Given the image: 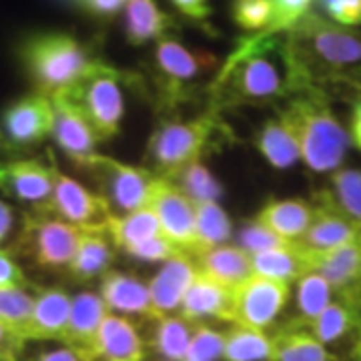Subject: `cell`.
<instances>
[{
    "mask_svg": "<svg viewBox=\"0 0 361 361\" xmlns=\"http://www.w3.org/2000/svg\"><path fill=\"white\" fill-rule=\"evenodd\" d=\"M233 235V223L221 203L195 205V253L193 257L209 249L227 245Z\"/></svg>",
    "mask_w": 361,
    "mask_h": 361,
    "instance_id": "36",
    "label": "cell"
},
{
    "mask_svg": "<svg viewBox=\"0 0 361 361\" xmlns=\"http://www.w3.org/2000/svg\"><path fill=\"white\" fill-rule=\"evenodd\" d=\"M127 2H129V0H80L78 4H80L90 16H97V18L109 20V18H113L121 8H125Z\"/></svg>",
    "mask_w": 361,
    "mask_h": 361,
    "instance_id": "49",
    "label": "cell"
},
{
    "mask_svg": "<svg viewBox=\"0 0 361 361\" xmlns=\"http://www.w3.org/2000/svg\"><path fill=\"white\" fill-rule=\"evenodd\" d=\"M293 243L281 239L279 235L269 231L267 227H263L259 221L249 219L243 221L241 229L237 233V247L243 249L247 255H257L263 251H271V249H281V247H289Z\"/></svg>",
    "mask_w": 361,
    "mask_h": 361,
    "instance_id": "42",
    "label": "cell"
},
{
    "mask_svg": "<svg viewBox=\"0 0 361 361\" xmlns=\"http://www.w3.org/2000/svg\"><path fill=\"white\" fill-rule=\"evenodd\" d=\"M14 229H16V209L4 201H0V245L14 239Z\"/></svg>",
    "mask_w": 361,
    "mask_h": 361,
    "instance_id": "51",
    "label": "cell"
},
{
    "mask_svg": "<svg viewBox=\"0 0 361 361\" xmlns=\"http://www.w3.org/2000/svg\"><path fill=\"white\" fill-rule=\"evenodd\" d=\"M73 2H80V0H73Z\"/></svg>",
    "mask_w": 361,
    "mask_h": 361,
    "instance_id": "58",
    "label": "cell"
},
{
    "mask_svg": "<svg viewBox=\"0 0 361 361\" xmlns=\"http://www.w3.org/2000/svg\"><path fill=\"white\" fill-rule=\"evenodd\" d=\"M90 353L94 361H145L147 343L133 319L109 313L97 331Z\"/></svg>",
    "mask_w": 361,
    "mask_h": 361,
    "instance_id": "18",
    "label": "cell"
},
{
    "mask_svg": "<svg viewBox=\"0 0 361 361\" xmlns=\"http://www.w3.org/2000/svg\"><path fill=\"white\" fill-rule=\"evenodd\" d=\"M179 253H183V251L173 245L165 235L151 237V239L142 241L139 245L129 247L125 251L127 257L141 261V263H167L169 259L177 257Z\"/></svg>",
    "mask_w": 361,
    "mask_h": 361,
    "instance_id": "44",
    "label": "cell"
},
{
    "mask_svg": "<svg viewBox=\"0 0 361 361\" xmlns=\"http://www.w3.org/2000/svg\"><path fill=\"white\" fill-rule=\"evenodd\" d=\"M273 2V23H271L267 37H277L289 32L293 26L311 13L315 0H271Z\"/></svg>",
    "mask_w": 361,
    "mask_h": 361,
    "instance_id": "43",
    "label": "cell"
},
{
    "mask_svg": "<svg viewBox=\"0 0 361 361\" xmlns=\"http://www.w3.org/2000/svg\"><path fill=\"white\" fill-rule=\"evenodd\" d=\"M4 149V135H2V130H0V151Z\"/></svg>",
    "mask_w": 361,
    "mask_h": 361,
    "instance_id": "54",
    "label": "cell"
},
{
    "mask_svg": "<svg viewBox=\"0 0 361 361\" xmlns=\"http://www.w3.org/2000/svg\"><path fill=\"white\" fill-rule=\"evenodd\" d=\"M35 307L26 327V341H59L65 339L66 325L71 317L73 297L65 287H35Z\"/></svg>",
    "mask_w": 361,
    "mask_h": 361,
    "instance_id": "19",
    "label": "cell"
},
{
    "mask_svg": "<svg viewBox=\"0 0 361 361\" xmlns=\"http://www.w3.org/2000/svg\"><path fill=\"white\" fill-rule=\"evenodd\" d=\"M273 343L267 331L233 323L225 329L223 361H271Z\"/></svg>",
    "mask_w": 361,
    "mask_h": 361,
    "instance_id": "38",
    "label": "cell"
},
{
    "mask_svg": "<svg viewBox=\"0 0 361 361\" xmlns=\"http://www.w3.org/2000/svg\"><path fill=\"white\" fill-rule=\"evenodd\" d=\"M283 44L293 94L361 97V32L310 13L285 32Z\"/></svg>",
    "mask_w": 361,
    "mask_h": 361,
    "instance_id": "1",
    "label": "cell"
},
{
    "mask_svg": "<svg viewBox=\"0 0 361 361\" xmlns=\"http://www.w3.org/2000/svg\"><path fill=\"white\" fill-rule=\"evenodd\" d=\"M32 307H35V293H30L26 287L0 289V322L6 323L20 337L26 336V327L32 317Z\"/></svg>",
    "mask_w": 361,
    "mask_h": 361,
    "instance_id": "39",
    "label": "cell"
},
{
    "mask_svg": "<svg viewBox=\"0 0 361 361\" xmlns=\"http://www.w3.org/2000/svg\"><path fill=\"white\" fill-rule=\"evenodd\" d=\"M311 336L325 348H337L349 341V351L361 334V310L345 299L336 297L317 319L307 325Z\"/></svg>",
    "mask_w": 361,
    "mask_h": 361,
    "instance_id": "24",
    "label": "cell"
},
{
    "mask_svg": "<svg viewBox=\"0 0 361 361\" xmlns=\"http://www.w3.org/2000/svg\"><path fill=\"white\" fill-rule=\"evenodd\" d=\"M0 121L4 149L11 153L30 151L52 135L54 109L51 97L42 92L20 97L2 111Z\"/></svg>",
    "mask_w": 361,
    "mask_h": 361,
    "instance_id": "11",
    "label": "cell"
},
{
    "mask_svg": "<svg viewBox=\"0 0 361 361\" xmlns=\"http://www.w3.org/2000/svg\"><path fill=\"white\" fill-rule=\"evenodd\" d=\"M253 145L259 155L277 171H287L295 167L297 161H301L295 137L279 115L271 116L259 127L253 137Z\"/></svg>",
    "mask_w": 361,
    "mask_h": 361,
    "instance_id": "31",
    "label": "cell"
},
{
    "mask_svg": "<svg viewBox=\"0 0 361 361\" xmlns=\"http://www.w3.org/2000/svg\"><path fill=\"white\" fill-rule=\"evenodd\" d=\"M360 355H361V334L360 337H357V341L353 343L351 351H349V357H360Z\"/></svg>",
    "mask_w": 361,
    "mask_h": 361,
    "instance_id": "53",
    "label": "cell"
},
{
    "mask_svg": "<svg viewBox=\"0 0 361 361\" xmlns=\"http://www.w3.org/2000/svg\"><path fill=\"white\" fill-rule=\"evenodd\" d=\"M82 229L59 219L52 213L25 211L20 227L11 241V255L28 269L42 275H63L77 255Z\"/></svg>",
    "mask_w": 361,
    "mask_h": 361,
    "instance_id": "7",
    "label": "cell"
},
{
    "mask_svg": "<svg viewBox=\"0 0 361 361\" xmlns=\"http://www.w3.org/2000/svg\"><path fill=\"white\" fill-rule=\"evenodd\" d=\"M106 235L111 237L116 251L125 253L129 247L139 245L142 241L163 235L155 211L151 207L139 209L127 215H111L106 219Z\"/></svg>",
    "mask_w": 361,
    "mask_h": 361,
    "instance_id": "34",
    "label": "cell"
},
{
    "mask_svg": "<svg viewBox=\"0 0 361 361\" xmlns=\"http://www.w3.org/2000/svg\"><path fill=\"white\" fill-rule=\"evenodd\" d=\"M23 361H94V357L85 349L59 343V345H40L30 353L25 351Z\"/></svg>",
    "mask_w": 361,
    "mask_h": 361,
    "instance_id": "46",
    "label": "cell"
},
{
    "mask_svg": "<svg viewBox=\"0 0 361 361\" xmlns=\"http://www.w3.org/2000/svg\"><path fill=\"white\" fill-rule=\"evenodd\" d=\"M207 106L223 113L237 106H265L293 97L283 35H247L221 63L207 87Z\"/></svg>",
    "mask_w": 361,
    "mask_h": 361,
    "instance_id": "2",
    "label": "cell"
},
{
    "mask_svg": "<svg viewBox=\"0 0 361 361\" xmlns=\"http://www.w3.org/2000/svg\"><path fill=\"white\" fill-rule=\"evenodd\" d=\"M310 201L361 225V169L339 167L334 171L329 185L315 191Z\"/></svg>",
    "mask_w": 361,
    "mask_h": 361,
    "instance_id": "26",
    "label": "cell"
},
{
    "mask_svg": "<svg viewBox=\"0 0 361 361\" xmlns=\"http://www.w3.org/2000/svg\"><path fill=\"white\" fill-rule=\"evenodd\" d=\"M116 259V249L106 235V229H89L80 235L77 255L65 277L73 285H89L99 281L104 273L113 269Z\"/></svg>",
    "mask_w": 361,
    "mask_h": 361,
    "instance_id": "22",
    "label": "cell"
},
{
    "mask_svg": "<svg viewBox=\"0 0 361 361\" xmlns=\"http://www.w3.org/2000/svg\"><path fill=\"white\" fill-rule=\"evenodd\" d=\"M145 361H167V360H161V357H155V360H149V357H147V360Z\"/></svg>",
    "mask_w": 361,
    "mask_h": 361,
    "instance_id": "55",
    "label": "cell"
},
{
    "mask_svg": "<svg viewBox=\"0 0 361 361\" xmlns=\"http://www.w3.org/2000/svg\"><path fill=\"white\" fill-rule=\"evenodd\" d=\"M193 259L201 275L229 289L239 287L253 275L251 257L237 245H219Z\"/></svg>",
    "mask_w": 361,
    "mask_h": 361,
    "instance_id": "28",
    "label": "cell"
},
{
    "mask_svg": "<svg viewBox=\"0 0 361 361\" xmlns=\"http://www.w3.org/2000/svg\"><path fill=\"white\" fill-rule=\"evenodd\" d=\"M195 277H197L195 259L187 253H179L177 257L169 259L167 263L161 265L155 277L147 281L157 317L175 315L179 311L180 301Z\"/></svg>",
    "mask_w": 361,
    "mask_h": 361,
    "instance_id": "21",
    "label": "cell"
},
{
    "mask_svg": "<svg viewBox=\"0 0 361 361\" xmlns=\"http://www.w3.org/2000/svg\"><path fill=\"white\" fill-rule=\"evenodd\" d=\"M179 315L193 323L213 322L235 323V307H233V289L225 285L207 279L197 271L191 287L183 297Z\"/></svg>",
    "mask_w": 361,
    "mask_h": 361,
    "instance_id": "20",
    "label": "cell"
},
{
    "mask_svg": "<svg viewBox=\"0 0 361 361\" xmlns=\"http://www.w3.org/2000/svg\"><path fill=\"white\" fill-rule=\"evenodd\" d=\"M303 257L310 271H317L329 281L336 297L345 299L361 310V235L331 251L303 253Z\"/></svg>",
    "mask_w": 361,
    "mask_h": 361,
    "instance_id": "15",
    "label": "cell"
},
{
    "mask_svg": "<svg viewBox=\"0 0 361 361\" xmlns=\"http://www.w3.org/2000/svg\"><path fill=\"white\" fill-rule=\"evenodd\" d=\"M151 209L155 211L161 233L179 251L193 257L195 253V203L180 193L167 179H159L151 199Z\"/></svg>",
    "mask_w": 361,
    "mask_h": 361,
    "instance_id": "16",
    "label": "cell"
},
{
    "mask_svg": "<svg viewBox=\"0 0 361 361\" xmlns=\"http://www.w3.org/2000/svg\"><path fill=\"white\" fill-rule=\"evenodd\" d=\"M219 59L213 52L187 47L173 37L159 40L153 52V87L161 116L177 115L183 104L207 92L201 82L215 77Z\"/></svg>",
    "mask_w": 361,
    "mask_h": 361,
    "instance_id": "5",
    "label": "cell"
},
{
    "mask_svg": "<svg viewBox=\"0 0 361 361\" xmlns=\"http://www.w3.org/2000/svg\"><path fill=\"white\" fill-rule=\"evenodd\" d=\"M315 207V215L310 229L295 243L303 253H325L336 247L345 245L361 235V225L357 223L345 219L339 213L329 211L325 207Z\"/></svg>",
    "mask_w": 361,
    "mask_h": 361,
    "instance_id": "25",
    "label": "cell"
},
{
    "mask_svg": "<svg viewBox=\"0 0 361 361\" xmlns=\"http://www.w3.org/2000/svg\"><path fill=\"white\" fill-rule=\"evenodd\" d=\"M349 361H361V355L360 357H349Z\"/></svg>",
    "mask_w": 361,
    "mask_h": 361,
    "instance_id": "56",
    "label": "cell"
},
{
    "mask_svg": "<svg viewBox=\"0 0 361 361\" xmlns=\"http://www.w3.org/2000/svg\"><path fill=\"white\" fill-rule=\"evenodd\" d=\"M271 361H341V357L319 343L307 327L281 323L271 336Z\"/></svg>",
    "mask_w": 361,
    "mask_h": 361,
    "instance_id": "30",
    "label": "cell"
},
{
    "mask_svg": "<svg viewBox=\"0 0 361 361\" xmlns=\"http://www.w3.org/2000/svg\"><path fill=\"white\" fill-rule=\"evenodd\" d=\"M349 139L361 151V97L351 101V116H349Z\"/></svg>",
    "mask_w": 361,
    "mask_h": 361,
    "instance_id": "52",
    "label": "cell"
},
{
    "mask_svg": "<svg viewBox=\"0 0 361 361\" xmlns=\"http://www.w3.org/2000/svg\"><path fill=\"white\" fill-rule=\"evenodd\" d=\"M28 277L8 249H0V289L2 287H26Z\"/></svg>",
    "mask_w": 361,
    "mask_h": 361,
    "instance_id": "47",
    "label": "cell"
},
{
    "mask_svg": "<svg viewBox=\"0 0 361 361\" xmlns=\"http://www.w3.org/2000/svg\"><path fill=\"white\" fill-rule=\"evenodd\" d=\"M295 283V315L287 322V325L307 327L336 299V291L317 271H307Z\"/></svg>",
    "mask_w": 361,
    "mask_h": 361,
    "instance_id": "33",
    "label": "cell"
},
{
    "mask_svg": "<svg viewBox=\"0 0 361 361\" xmlns=\"http://www.w3.org/2000/svg\"><path fill=\"white\" fill-rule=\"evenodd\" d=\"M52 179L51 165L40 159H14L0 163V193L28 207V211L49 213Z\"/></svg>",
    "mask_w": 361,
    "mask_h": 361,
    "instance_id": "14",
    "label": "cell"
},
{
    "mask_svg": "<svg viewBox=\"0 0 361 361\" xmlns=\"http://www.w3.org/2000/svg\"><path fill=\"white\" fill-rule=\"evenodd\" d=\"M327 20L345 28L361 26V0H317Z\"/></svg>",
    "mask_w": 361,
    "mask_h": 361,
    "instance_id": "45",
    "label": "cell"
},
{
    "mask_svg": "<svg viewBox=\"0 0 361 361\" xmlns=\"http://www.w3.org/2000/svg\"><path fill=\"white\" fill-rule=\"evenodd\" d=\"M49 157H51L52 179H54L49 213L75 225L82 231L106 229V219L113 215L109 209V203L99 193L90 191L89 187L82 185L80 180L63 173L61 167L56 165L52 153H49Z\"/></svg>",
    "mask_w": 361,
    "mask_h": 361,
    "instance_id": "10",
    "label": "cell"
},
{
    "mask_svg": "<svg viewBox=\"0 0 361 361\" xmlns=\"http://www.w3.org/2000/svg\"><path fill=\"white\" fill-rule=\"evenodd\" d=\"M18 59L37 92L47 97L77 87L106 66L90 47L66 32L28 35L18 47Z\"/></svg>",
    "mask_w": 361,
    "mask_h": 361,
    "instance_id": "4",
    "label": "cell"
},
{
    "mask_svg": "<svg viewBox=\"0 0 361 361\" xmlns=\"http://www.w3.org/2000/svg\"><path fill=\"white\" fill-rule=\"evenodd\" d=\"M28 341L20 337L6 323L0 322V357L8 361H23Z\"/></svg>",
    "mask_w": 361,
    "mask_h": 361,
    "instance_id": "48",
    "label": "cell"
},
{
    "mask_svg": "<svg viewBox=\"0 0 361 361\" xmlns=\"http://www.w3.org/2000/svg\"><path fill=\"white\" fill-rule=\"evenodd\" d=\"M180 193L187 199H191L195 205L197 203H219L225 195V187L203 163L201 159H195L189 165L179 169L173 177H169Z\"/></svg>",
    "mask_w": 361,
    "mask_h": 361,
    "instance_id": "37",
    "label": "cell"
},
{
    "mask_svg": "<svg viewBox=\"0 0 361 361\" xmlns=\"http://www.w3.org/2000/svg\"><path fill=\"white\" fill-rule=\"evenodd\" d=\"M231 16L235 25L249 35L267 32L273 23V2L271 0H233Z\"/></svg>",
    "mask_w": 361,
    "mask_h": 361,
    "instance_id": "40",
    "label": "cell"
},
{
    "mask_svg": "<svg viewBox=\"0 0 361 361\" xmlns=\"http://www.w3.org/2000/svg\"><path fill=\"white\" fill-rule=\"evenodd\" d=\"M315 215V207L307 199H299V197H291V199H277V197H269L257 215L253 217L259 221L263 227H267L269 231L279 235L281 239L289 241V243H297L305 231L310 229L311 221Z\"/></svg>",
    "mask_w": 361,
    "mask_h": 361,
    "instance_id": "23",
    "label": "cell"
},
{
    "mask_svg": "<svg viewBox=\"0 0 361 361\" xmlns=\"http://www.w3.org/2000/svg\"><path fill=\"white\" fill-rule=\"evenodd\" d=\"M99 295L103 297L106 310L127 319L153 322L157 313L151 303L149 283L127 271L111 269L99 279Z\"/></svg>",
    "mask_w": 361,
    "mask_h": 361,
    "instance_id": "17",
    "label": "cell"
},
{
    "mask_svg": "<svg viewBox=\"0 0 361 361\" xmlns=\"http://www.w3.org/2000/svg\"><path fill=\"white\" fill-rule=\"evenodd\" d=\"M121 71L106 65L99 73L90 75L73 89L63 90L87 116L90 127L94 129L99 142L113 141L121 133L125 116V97L121 90Z\"/></svg>",
    "mask_w": 361,
    "mask_h": 361,
    "instance_id": "9",
    "label": "cell"
},
{
    "mask_svg": "<svg viewBox=\"0 0 361 361\" xmlns=\"http://www.w3.org/2000/svg\"><path fill=\"white\" fill-rule=\"evenodd\" d=\"M82 171L94 179L99 187L97 193L109 203L113 215H127L147 209L161 179L147 167L129 165L101 153L92 157Z\"/></svg>",
    "mask_w": 361,
    "mask_h": 361,
    "instance_id": "8",
    "label": "cell"
},
{
    "mask_svg": "<svg viewBox=\"0 0 361 361\" xmlns=\"http://www.w3.org/2000/svg\"><path fill=\"white\" fill-rule=\"evenodd\" d=\"M111 311L106 310L103 297L90 289H85L73 297V305H71V317L66 325L65 339L63 343L73 345V348L85 349L89 351L92 348V341L97 337V331L101 327L103 319ZM92 355V353H90Z\"/></svg>",
    "mask_w": 361,
    "mask_h": 361,
    "instance_id": "29",
    "label": "cell"
},
{
    "mask_svg": "<svg viewBox=\"0 0 361 361\" xmlns=\"http://www.w3.org/2000/svg\"><path fill=\"white\" fill-rule=\"evenodd\" d=\"M291 285L251 275L233 289L235 323L251 329L267 331L275 327L289 305Z\"/></svg>",
    "mask_w": 361,
    "mask_h": 361,
    "instance_id": "12",
    "label": "cell"
},
{
    "mask_svg": "<svg viewBox=\"0 0 361 361\" xmlns=\"http://www.w3.org/2000/svg\"><path fill=\"white\" fill-rule=\"evenodd\" d=\"M153 329L145 336L147 349H153L157 357L167 361H183L193 337L195 323L183 315H163L153 319Z\"/></svg>",
    "mask_w": 361,
    "mask_h": 361,
    "instance_id": "32",
    "label": "cell"
},
{
    "mask_svg": "<svg viewBox=\"0 0 361 361\" xmlns=\"http://www.w3.org/2000/svg\"><path fill=\"white\" fill-rule=\"evenodd\" d=\"M171 4L179 11L183 16L197 20V23H203L211 16V6H209V0H171Z\"/></svg>",
    "mask_w": 361,
    "mask_h": 361,
    "instance_id": "50",
    "label": "cell"
},
{
    "mask_svg": "<svg viewBox=\"0 0 361 361\" xmlns=\"http://www.w3.org/2000/svg\"><path fill=\"white\" fill-rule=\"evenodd\" d=\"M54 109V123H52V139L61 153L78 169L82 171L92 157L97 155L99 137L90 127L87 116L77 104L73 103L63 92L51 97Z\"/></svg>",
    "mask_w": 361,
    "mask_h": 361,
    "instance_id": "13",
    "label": "cell"
},
{
    "mask_svg": "<svg viewBox=\"0 0 361 361\" xmlns=\"http://www.w3.org/2000/svg\"><path fill=\"white\" fill-rule=\"evenodd\" d=\"M277 115L287 123L299 145L303 165L315 175H331L343 167L349 151L348 129L331 109V99L323 92H299L285 101Z\"/></svg>",
    "mask_w": 361,
    "mask_h": 361,
    "instance_id": "3",
    "label": "cell"
},
{
    "mask_svg": "<svg viewBox=\"0 0 361 361\" xmlns=\"http://www.w3.org/2000/svg\"><path fill=\"white\" fill-rule=\"evenodd\" d=\"M225 331L209 323H195L193 337L183 361H223Z\"/></svg>",
    "mask_w": 361,
    "mask_h": 361,
    "instance_id": "41",
    "label": "cell"
},
{
    "mask_svg": "<svg viewBox=\"0 0 361 361\" xmlns=\"http://www.w3.org/2000/svg\"><path fill=\"white\" fill-rule=\"evenodd\" d=\"M249 257H251V265H253V275L273 279V281H281V283L291 285L310 271L307 261L295 243L289 247H281V249L263 251L257 255H249Z\"/></svg>",
    "mask_w": 361,
    "mask_h": 361,
    "instance_id": "35",
    "label": "cell"
},
{
    "mask_svg": "<svg viewBox=\"0 0 361 361\" xmlns=\"http://www.w3.org/2000/svg\"><path fill=\"white\" fill-rule=\"evenodd\" d=\"M0 361H8V360H2V357H0Z\"/></svg>",
    "mask_w": 361,
    "mask_h": 361,
    "instance_id": "57",
    "label": "cell"
},
{
    "mask_svg": "<svg viewBox=\"0 0 361 361\" xmlns=\"http://www.w3.org/2000/svg\"><path fill=\"white\" fill-rule=\"evenodd\" d=\"M225 130L227 127L221 121V113L209 106L191 118H180L179 115L161 116L147 141L145 167L169 179L191 161L201 159L215 137Z\"/></svg>",
    "mask_w": 361,
    "mask_h": 361,
    "instance_id": "6",
    "label": "cell"
},
{
    "mask_svg": "<svg viewBox=\"0 0 361 361\" xmlns=\"http://www.w3.org/2000/svg\"><path fill=\"white\" fill-rule=\"evenodd\" d=\"M175 26V18L165 13L157 0H129L125 6L123 28L125 39L133 47H145L149 42H159L169 37L167 32Z\"/></svg>",
    "mask_w": 361,
    "mask_h": 361,
    "instance_id": "27",
    "label": "cell"
}]
</instances>
